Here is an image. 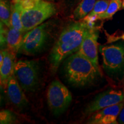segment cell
Instances as JSON below:
<instances>
[{
	"label": "cell",
	"mask_w": 124,
	"mask_h": 124,
	"mask_svg": "<svg viewBox=\"0 0 124 124\" xmlns=\"http://www.w3.org/2000/svg\"><path fill=\"white\" fill-rule=\"evenodd\" d=\"M91 28L93 27L83 21L73 23L63 29L49 57L53 70H56L63 60L79 50Z\"/></svg>",
	"instance_id": "obj_1"
},
{
	"label": "cell",
	"mask_w": 124,
	"mask_h": 124,
	"mask_svg": "<svg viewBox=\"0 0 124 124\" xmlns=\"http://www.w3.org/2000/svg\"><path fill=\"white\" fill-rule=\"evenodd\" d=\"M64 73L68 82L76 87L93 84L100 76V69L77 52L66 59Z\"/></svg>",
	"instance_id": "obj_2"
},
{
	"label": "cell",
	"mask_w": 124,
	"mask_h": 124,
	"mask_svg": "<svg viewBox=\"0 0 124 124\" xmlns=\"http://www.w3.org/2000/svg\"><path fill=\"white\" fill-rule=\"evenodd\" d=\"M51 30L50 24L46 22L28 31L24 35L18 52L28 55L39 53L50 39Z\"/></svg>",
	"instance_id": "obj_3"
},
{
	"label": "cell",
	"mask_w": 124,
	"mask_h": 124,
	"mask_svg": "<svg viewBox=\"0 0 124 124\" xmlns=\"http://www.w3.org/2000/svg\"><path fill=\"white\" fill-rule=\"evenodd\" d=\"M40 67L36 60H20L15 63L14 74L22 89L35 92L39 85Z\"/></svg>",
	"instance_id": "obj_4"
},
{
	"label": "cell",
	"mask_w": 124,
	"mask_h": 124,
	"mask_svg": "<svg viewBox=\"0 0 124 124\" xmlns=\"http://www.w3.org/2000/svg\"><path fill=\"white\" fill-rule=\"evenodd\" d=\"M56 12L55 5L48 1L41 0L32 8L23 10L21 20L23 32L28 31L43 24Z\"/></svg>",
	"instance_id": "obj_5"
},
{
	"label": "cell",
	"mask_w": 124,
	"mask_h": 124,
	"mask_svg": "<svg viewBox=\"0 0 124 124\" xmlns=\"http://www.w3.org/2000/svg\"><path fill=\"white\" fill-rule=\"evenodd\" d=\"M46 100L49 109L54 115H59L66 110L72 101L69 90L59 80L51 82L46 93Z\"/></svg>",
	"instance_id": "obj_6"
},
{
	"label": "cell",
	"mask_w": 124,
	"mask_h": 124,
	"mask_svg": "<svg viewBox=\"0 0 124 124\" xmlns=\"http://www.w3.org/2000/svg\"><path fill=\"white\" fill-rule=\"evenodd\" d=\"M103 67L108 72L114 73L124 67V45L112 44L100 47Z\"/></svg>",
	"instance_id": "obj_7"
},
{
	"label": "cell",
	"mask_w": 124,
	"mask_h": 124,
	"mask_svg": "<svg viewBox=\"0 0 124 124\" xmlns=\"http://www.w3.org/2000/svg\"><path fill=\"white\" fill-rule=\"evenodd\" d=\"M124 102V93L119 90L110 89L100 93L88 105L85 110L87 114H93L106 107Z\"/></svg>",
	"instance_id": "obj_8"
},
{
	"label": "cell",
	"mask_w": 124,
	"mask_h": 124,
	"mask_svg": "<svg viewBox=\"0 0 124 124\" xmlns=\"http://www.w3.org/2000/svg\"><path fill=\"white\" fill-rule=\"evenodd\" d=\"M99 34L94 27L91 28L83 39L78 53L80 54L92 62L96 67L99 69L98 56V39Z\"/></svg>",
	"instance_id": "obj_9"
},
{
	"label": "cell",
	"mask_w": 124,
	"mask_h": 124,
	"mask_svg": "<svg viewBox=\"0 0 124 124\" xmlns=\"http://www.w3.org/2000/svg\"><path fill=\"white\" fill-rule=\"evenodd\" d=\"M124 107V102L101 109L93 114L88 124H117L120 111Z\"/></svg>",
	"instance_id": "obj_10"
},
{
	"label": "cell",
	"mask_w": 124,
	"mask_h": 124,
	"mask_svg": "<svg viewBox=\"0 0 124 124\" xmlns=\"http://www.w3.org/2000/svg\"><path fill=\"white\" fill-rule=\"evenodd\" d=\"M7 93L9 100L17 108H25L28 104L22 87L18 83L14 72L9 79Z\"/></svg>",
	"instance_id": "obj_11"
},
{
	"label": "cell",
	"mask_w": 124,
	"mask_h": 124,
	"mask_svg": "<svg viewBox=\"0 0 124 124\" xmlns=\"http://www.w3.org/2000/svg\"><path fill=\"white\" fill-rule=\"evenodd\" d=\"M4 58L2 64L0 66V80L1 85L4 89H7L9 78L14 72L16 53L8 49H1Z\"/></svg>",
	"instance_id": "obj_12"
},
{
	"label": "cell",
	"mask_w": 124,
	"mask_h": 124,
	"mask_svg": "<svg viewBox=\"0 0 124 124\" xmlns=\"http://www.w3.org/2000/svg\"><path fill=\"white\" fill-rule=\"evenodd\" d=\"M23 33L24 32L12 27H7L5 28V38L7 48L16 54L18 52L24 37Z\"/></svg>",
	"instance_id": "obj_13"
},
{
	"label": "cell",
	"mask_w": 124,
	"mask_h": 124,
	"mask_svg": "<svg viewBox=\"0 0 124 124\" xmlns=\"http://www.w3.org/2000/svg\"><path fill=\"white\" fill-rule=\"evenodd\" d=\"M96 2V0H82L74 10V19H83L91 12Z\"/></svg>",
	"instance_id": "obj_14"
},
{
	"label": "cell",
	"mask_w": 124,
	"mask_h": 124,
	"mask_svg": "<svg viewBox=\"0 0 124 124\" xmlns=\"http://www.w3.org/2000/svg\"><path fill=\"white\" fill-rule=\"evenodd\" d=\"M22 10V7L20 2H13L11 4V27L23 32V26L21 20Z\"/></svg>",
	"instance_id": "obj_15"
},
{
	"label": "cell",
	"mask_w": 124,
	"mask_h": 124,
	"mask_svg": "<svg viewBox=\"0 0 124 124\" xmlns=\"http://www.w3.org/2000/svg\"><path fill=\"white\" fill-rule=\"evenodd\" d=\"M122 0H110L106 11L95 16L96 20L110 19L116 12L122 9Z\"/></svg>",
	"instance_id": "obj_16"
},
{
	"label": "cell",
	"mask_w": 124,
	"mask_h": 124,
	"mask_svg": "<svg viewBox=\"0 0 124 124\" xmlns=\"http://www.w3.org/2000/svg\"><path fill=\"white\" fill-rule=\"evenodd\" d=\"M0 19L5 25L11 27V5L8 0H0Z\"/></svg>",
	"instance_id": "obj_17"
},
{
	"label": "cell",
	"mask_w": 124,
	"mask_h": 124,
	"mask_svg": "<svg viewBox=\"0 0 124 124\" xmlns=\"http://www.w3.org/2000/svg\"><path fill=\"white\" fill-rule=\"evenodd\" d=\"M110 1V0H98L96 1L93 10L86 17H92L95 16L105 12L108 8Z\"/></svg>",
	"instance_id": "obj_18"
},
{
	"label": "cell",
	"mask_w": 124,
	"mask_h": 124,
	"mask_svg": "<svg viewBox=\"0 0 124 124\" xmlns=\"http://www.w3.org/2000/svg\"><path fill=\"white\" fill-rule=\"evenodd\" d=\"M16 121V117L8 110H2L0 112V124H9L15 123Z\"/></svg>",
	"instance_id": "obj_19"
},
{
	"label": "cell",
	"mask_w": 124,
	"mask_h": 124,
	"mask_svg": "<svg viewBox=\"0 0 124 124\" xmlns=\"http://www.w3.org/2000/svg\"><path fill=\"white\" fill-rule=\"evenodd\" d=\"M39 1L36 0H21L20 1L23 10H27L33 8Z\"/></svg>",
	"instance_id": "obj_20"
},
{
	"label": "cell",
	"mask_w": 124,
	"mask_h": 124,
	"mask_svg": "<svg viewBox=\"0 0 124 124\" xmlns=\"http://www.w3.org/2000/svg\"><path fill=\"white\" fill-rule=\"evenodd\" d=\"M118 122L120 124H124V107L119 114L118 117Z\"/></svg>",
	"instance_id": "obj_21"
},
{
	"label": "cell",
	"mask_w": 124,
	"mask_h": 124,
	"mask_svg": "<svg viewBox=\"0 0 124 124\" xmlns=\"http://www.w3.org/2000/svg\"><path fill=\"white\" fill-rule=\"evenodd\" d=\"M119 39H122V40H124V33H122L121 35L120 36H118V37H117V38H113V39L111 40V41H116V40H119Z\"/></svg>",
	"instance_id": "obj_22"
},
{
	"label": "cell",
	"mask_w": 124,
	"mask_h": 124,
	"mask_svg": "<svg viewBox=\"0 0 124 124\" xmlns=\"http://www.w3.org/2000/svg\"><path fill=\"white\" fill-rule=\"evenodd\" d=\"M122 9H124V0H122Z\"/></svg>",
	"instance_id": "obj_23"
},
{
	"label": "cell",
	"mask_w": 124,
	"mask_h": 124,
	"mask_svg": "<svg viewBox=\"0 0 124 124\" xmlns=\"http://www.w3.org/2000/svg\"><path fill=\"white\" fill-rule=\"evenodd\" d=\"M21 0H13V2H20Z\"/></svg>",
	"instance_id": "obj_24"
},
{
	"label": "cell",
	"mask_w": 124,
	"mask_h": 124,
	"mask_svg": "<svg viewBox=\"0 0 124 124\" xmlns=\"http://www.w3.org/2000/svg\"><path fill=\"white\" fill-rule=\"evenodd\" d=\"M36 1H41V0H36Z\"/></svg>",
	"instance_id": "obj_25"
},
{
	"label": "cell",
	"mask_w": 124,
	"mask_h": 124,
	"mask_svg": "<svg viewBox=\"0 0 124 124\" xmlns=\"http://www.w3.org/2000/svg\"><path fill=\"white\" fill-rule=\"evenodd\" d=\"M46 1H51V0H46Z\"/></svg>",
	"instance_id": "obj_26"
},
{
	"label": "cell",
	"mask_w": 124,
	"mask_h": 124,
	"mask_svg": "<svg viewBox=\"0 0 124 124\" xmlns=\"http://www.w3.org/2000/svg\"></svg>",
	"instance_id": "obj_27"
}]
</instances>
